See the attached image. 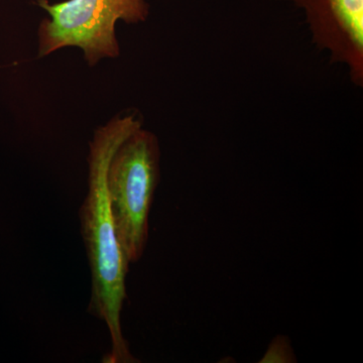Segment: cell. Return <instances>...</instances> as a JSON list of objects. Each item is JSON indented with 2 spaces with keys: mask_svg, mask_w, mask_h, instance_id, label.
<instances>
[{
  "mask_svg": "<svg viewBox=\"0 0 363 363\" xmlns=\"http://www.w3.org/2000/svg\"><path fill=\"white\" fill-rule=\"evenodd\" d=\"M156 135L142 128L119 145L107 169V191L117 240L128 264L140 262L150 238V214L159 185Z\"/></svg>",
  "mask_w": 363,
  "mask_h": 363,
  "instance_id": "7a4b0ae2",
  "label": "cell"
},
{
  "mask_svg": "<svg viewBox=\"0 0 363 363\" xmlns=\"http://www.w3.org/2000/svg\"><path fill=\"white\" fill-rule=\"evenodd\" d=\"M38 6L49 13L39 26L38 58L77 47L90 67L119 56L117 21L142 23L150 14L145 0H67L55 4L38 0Z\"/></svg>",
  "mask_w": 363,
  "mask_h": 363,
  "instance_id": "3957f363",
  "label": "cell"
},
{
  "mask_svg": "<svg viewBox=\"0 0 363 363\" xmlns=\"http://www.w3.org/2000/svg\"><path fill=\"white\" fill-rule=\"evenodd\" d=\"M296 355L292 345L286 336H277L267 348L266 354L262 357L259 362H296Z\"/></svg>",
  "mask_w": 363,
  "mask_h": 363,
  "instance_id": "5b68a950",
  "label": "cell"
},
{
  "mask_svg": "<svg viewBox=\"0 0 363 363\" xmlns=\"http://www.w3.org/2000/svg\"><path fill=\"white\" fill-rule=\"evenodd\" d=\"M142 124L135 114L117 116L95 131L89 145L88 192L80 210L81 233L91 272L88 312L106 325L111 336V351L104 357V363L140 362L131 352L121 325L130 264L117 240L106 176L117 147Z\"/></svg>",
  "mask_w": 363,
  "mask_h": 363,
  "instance_id": "6da1fadb",
  "label": "cell"
},
{
  "mask_svg": "<svg viewBox=\"0 0 363 363\" xmlns=\"http://www.w3.org/2000/svg\"><path fill=\"white\" fill-rule=\"evenodd\" d=\"M304 11L313 44L347 67L351 81L363 86V0H292Z\"/></svg>",
  "mask_w": 363,
  "mask_h": 363,
  "instance_id": "277c9868",
  "label": "cell"
}]
</instances>
